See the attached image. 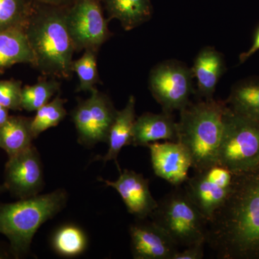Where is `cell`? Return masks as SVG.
<instances>
[{"label": "cell", "instance_id": "1", "mask_svg": "<svg viewBox=\"0 0 259 259\" xmlns=\"http://www.w3.org/2000/svg\"><path fill=\"white\" fill-rule=\"evenodd\" d=\"M206 243L220 259H259V166L233 175L231 193L207 223Z\"/></svg>", "mask_w": 259, "mask_h": 259}, {"label": "cell", "instance_id": "2", "mask_svg": "<svg viewBox=\"0 0 259 259\" xmlns=\"http://www.w3.org/2000/svg\"><path fill=\"white\" fill-rule=\"evenodd\" d=\"M66 7L35 4L24 32L42 74L69 79L72 76L74 44L66 20Z\"/></svg>", "mask_w": 259, "mask_h": 259}, {"label": "cell", "instance_id": "3", "mask_svg": "<svg viewBox=\"0 0 259 259\" xmlns=\"http://www.w3.org/2000/svg\"><path fill=\"white\" fill-rule=\"evenodd\" d=\"M227 107L226 101L212 98L190 102L180 111L178 141L190 153L194 171L218 164Z\"/></svg>", "mask_w": 259, "mask_h": 259}, {"label": "cell", "instance_id": "4", "mask_svg": "<svg viewBox=\"0 0 259 259\" xmlns=\"http://www.w3.org/2000/svg\"><path fill=\"white\" fill-rule=\"evenodd\" d=\"M68 194L63 189L0 204V233L9 240L10 252L16 258L26 255L32 238L44 223L64 208Z\"/></svg>", "mask_w": 259, "mask_h": 259}, {"label": "cell", "instance_id": "5", "mask_svg": "<svg viewBox=\"0 0 259 259\" xmlns=\"http://www.w3.org/2000/svg\"><path fill=\"white\" fill-rule=\"evenodd\" d=\"M149 218L178 247L206 243L208 221L181 186L158 201Z\"/></svg>", "mask_w": 259, "mask_h": 259}, {"label": "cell", "instance_id": "6", "mask_svg": "<svg viewBox=\"0 0 259 259\" xmlns=\"http://www.w3.org/2000/svg\"><path fill=\"white\" fill-rule=\"evenodd\" d=\"M218 163L233 174L259 166V122L227 107L218 155Z\"/></svg>", "mask_w": 259, "mask_h": 259}, {"label": "cell", "instance_id": "7", "mask_svg": "<svg viewBox=\"0 0 259 259\" xmlns=\"http://www.w3.org/2000/svg\"><path fill=\"white\" fill-rule=\"evenodd\" d=\"M193 78L192 70L181 61L166 60L153 68L148 81L149 90L162 111H181L190 103Z\"/></svg>", "mask_w": 259, "mask_h": 259}, {"label": "cell", "instance_id": "8", "mask_svg": "<svg viewBox=\"0 0 259 259\" xmlns=\"http://www.w3.org/2000/svg\"><path fill=\"white\" fill-rule=\"evenodd\" d=\"M66 20L76 51H97L110 37L99 0H74L66 8Z\"/></svg>", "mask_w": 259, "mask_h": 259}, {"label": "cell", "instance_id": "9", "mask_svg": "<svg viewBox=\"0 0 259 259\" xmlns=\"http://www.w3.org/2000/svg\"><path fill=\"white\" fill-rule=\"evenodd\" d=\"M87 100H80L72 111V120L79 144L93 147L98 143H107L109 132L117 110L110 97L96 88Z\"/></svg>", "mask_w": 259, "mask_h": 259}, {"label": "cell", "instance_id": "10", "mask_svg": "<svg viewBox=\"0 0 259 259\" xmlns=\"http://www.w3.org/2000/svg\"><path fill=\"white\" fill-rule=\"evenodd\" d=\"M233 174L221 164L195 171L184 187L191 200L209 221L231 193Z\"/></svg>", "mask_w": 259, "mask_h": 259}, {"label": "cell", "instance_id": "11", "mask_svg": "<svg viewBox=\"0 0 259 259\" xmlns=\"http://www.w3.org/2000/svg\"><path fill=\"white\" fill-rule=\"evenodd\" d=\"M4 186L20 199L33 197L41 192L44 171L40 155L33 145L10 156L5 165Z\"/></svg>", "mask_w": 259, "mask_h": 259}, {"label": "cell", "instance_id": "12", "mask_svg": "<svg viewBox=\"0 0 259 259\" xmlns=\"http://www.w3.org/2000/svg\"><path fill=\"white\" fill-rule=\"evenodd\" d=\"M155 175L174 187L188 180L192 167V158L187 148L179 141L154 142L148 145Z\"/></svg>", "mask_w": 259, "mask_h": 259}, {"label": "cell", "instance_id": "13", "mask_svg": "<svg viewBox=\"0 0 259 259\" xmlns=\"http://www.w3.org/2000/svg\"><path fill=\"white\" fill-rule=\"evenodd\" d=\"M131 252L135 259H173L178 246L152 221L136 219L130 226Z\"/></svg>", "mask_w": 259, "mask_h": 259}, {"label": "cell", "instance_id": "14", "mask_svg": "<svg viewBox=\"0 0 259 259\" xmlns=\"http://www.w3.org/2000/svg\"><path fill=\"white\" fill-rule=\"evenodd\" d=\"M98 180L118 192L127 211L136 219H147L157 207L158 201L151 194L149 181L141 174L124 169L117 180Z\"/></svg>", "mask_w": 259, "mask_h": 259}, {"label": "cell", "instance_id": "15", "mask_svg": "<svg viewBox=\"0 0 259 259\" xmlns=\"http://www.w3.org/2000/svg\"><path fill=\"white\" fill-rule=\"evenodd\" d=\"M160 141H178V125L173 113L145 112L136 119L132 146L147 147Z\"/></svg>", "mask_w": 259, "mask_h": 259}, {"label": "cell", "instance_id": "16", "mask_svg": "<svg viewBox=\"0 0 259 259\" xmlns=\"http://www.w3.org/2000/svg\"><path fill=\"white\" fill-rule=\"evenodd\" d=\"M197 79V93L204 100L213 98L220 79L226 71L224 56L214 47L201 49L191 68Z\"/></svg>", "mask_w": 259, "mask_h": 259}, {"label": "cell", "instance_id": "17", "mask_svg": "<svg viewBox=\"0 0 259 259\" xmlns=\"http://www.w3.org/2000/svg\"><path fill=\"white\" fill-rule=\"evenodd\" d=\"M136 98L131 95L127 104L122 110H117L115 120L112 122L109 132L108 151L105 156L100 159L106 163L114 161L119 171H121L117 162V157L122 148L126 146H132L133 132L136 121Z\"/></svg>", "mask_w": 259, "mask_h": 259}, {"label": "cell", "instance_id": "18", "mask_svg": "<svg viewBox=\"0 0 259 259\" xmlns=\"http://www.w3.org/2000/svg\"><path fill=\"white\" fill-rule=\"evenodd\" d=\"M106 10L107 20L120 22L125 30H133L151 20V0H99Z\"/></svg>", "mask_w": 259, "mask_h": 259}, {"label": "cell", "instance_id": "19", "mask_svg": "<svg viewBox=\"0 0 259 259\" xmlns=\"http://www.w3.org/2000/svg\"><path fill=\"white\" fill-rule=\"evenodd\" d=\"M17 64H34L33 54L24 30L0 31V71Z\"/></svg>", "mask_w": 259, "mask_h": 259}, {"label": "cell", "instance_id": "20", "mask_svg": "<svg viewBox=\"0 0 259 259\" xmlns=\"http://www.w3.org/2000/svg\"><path fill=\"white\" fill-rule=\"evenodd\" d=\"M32 118L11 116L0 125V148L8 156L25 151L32 146L34 139L31 129Z\"/></svg>", "mask_w": 259, "mask_h": 259}, {"label": "cell", "instance_id": "21", "mask_svg": "<svg viewBox=\"0 0 259 259\" xmlns=\"http://www.w3.org/2000/svg\"><path fill=\"white\" fill-rule=\"evenodd\" d=\"M226 102L233 111L259 122V78L238 81L232 88Z\"/></svg>", "mask_w": 259, "mask_h": 259}, {"label": "cell", "instance_id": "22", "mask_svg": "<svg viewBox=\"0 0 259 259\" xmlns=\"http://www.w3.org/2000/svg\"><path fill=\"white\" fill-rule=\"evenodd\" d=\"M51 244L58 255L73 258L82 254L86 250L88 238L79 227L66 224L56 230L51 237Z\"/></svg>", "mask_w": 259, "mask_h": 259}, {"label": "cell", "instance_id": "23", "mask_svg": "<svg viewBox=\"0 0 259 259\" xmlns=\"http://www.w3.org/2000/svg\"><path fill=\"white\" fill-rule=\"evenodd\" d=\"M60 83L56 78H40L35 84L25 86L22 90V109L28 112H36L47 105L60 90Z\"/></svg>", "mask_w": 259, "mask_h": 259}, {"label": "cell", "instance_id": "24", "mask_svg": "<svg viewBox=\"0 0 259 259\" xmlns=\"http://www.w3.org/2000/svg\"><path fill=\"white\" fill-rule=\"evenodd\" d=\"M34 6L31 0H0V31L24 30Z\"/></svg>", "mask_w": 259, "mask_h": 259}, {"label": "cell", "instance_id": "25", "mask_svg": "<svg viewBox=\"0 0 259 259\" xmlns=\"http://www.w3.org/2000/svg\"><path fill=\"white\" fill-rule=\"evenodd\" d=\"M66 100L59 95L36 111L32 118L31 129L34 139L51 127H56L67 115L64 105Z\"/></svg>", "mask_w": 259, "mask_h": 259}, {"label": "cell", "instance_id": "26", "mask_svg": "<svg viewBox=\"0 0 259 259\" xmlns=\"http://www.w3.org/2000/svg\"><path fill=\"white\" fill-rule=\"evenodd\" d=\"M97 51L85 50L81 58L73 61L72 71L79 78L77 92H91L100 81L97 64Z\"/></svg>", "mask_w": 259, "mask_h": 259}, {"label": "cell", "instance_id": "27", "mask_svg": "<svg viewBox=\"0 0 259 259\" xmlns=\"http://www.w3.org/2000/svg\"><path fill=\"white\" fill-rule=\"evenodd\" d=\"M21 81L0 80V105L8 110H23L21 107Z\"/></svg>", "mask_w": 259, "mask_h": 259}, {"label": "cell", "instance_id": "28", "mask_svg": "<svg viewBox=\"0 0 259 259\" xmlns=\"http://www.w3.org/2000/svg\"><path fill=\"white\" fill-rule=\"evenodd\" d=\"M205 243L187 247L182 251H177L173 259H202L204 258V246Z\"/></svg>", "mask_w": 259, "mask_h": 259}, {"label": "cell", "instance_id": "29", "mask_svg": "<svg viewBox=\"0 0 259 259\" xmlns=\"http://www.w3.org/2000/svg\"><path fill=\"white\" fill-rule=\"evenodd\" d=\"M259 51V25L255 29L254 35L253 37V42H252L251 47L248 51L242 53L239 56L240 64H243L245 61L248 60V59L253 55H254L257 51Z\"/></svg>", "mask_w": 259, "mask_h": 259}, {"label": "cell", "instance_id": "30", "mask_svg": "<svg viewBox=\"0 0 259 259\" xmlns=\"http://www.w3.org/2000/svg\"><path fill=\"white\" fill-rule=\"evenodd\" d=\"M35 4L54 7H68L74 3V0H31Z\"/></svg>", "mask_w": 259, "mask_h": 259}, {"label": "cell", "instance_id": "31", "mask_svg": "<svg viewBox=\"0 0 259 259\" xmlns=\"http://www.w3.org/2000/svg\"><path fill=\"white\" fill-rule=\"evenodd\" d=\"M8 110H9L8 108L0 105V125H3L4 122H6L8 117H9Z\"/></svg>", "mask_w": 259, "mask_h": 259}, {"label": "cell", "instance_id": "32", "mask_svg": "<svg viewBox=\"0 0 259 259\" xmlns=\"http://www.w3.org/2000/svg\"><path fill=\"white\" fill-rule=\"evenodd\" d=\"M8 255L5 253V251L0 248V259L6 258H8Z\"/></svg>", "mask_w": 259, "mask_h": 259}, {"label": "cell", "instance_id": "33", "mask_svg": "<svg viewBox=\"0 0 259 259\" xmlns=\"http://www.w3.org/2000/svg\"><path fill=\"white\" fill-rule=\"evenodd\" d=\"M6 190V188H5L4 185H0V194L3 193V192Z\"/></svg>", "mask_w": 259, "mask_h": 259}]
</instances>
